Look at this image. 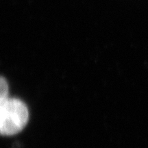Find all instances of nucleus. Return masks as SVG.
Segmentation results:
<instances>
[{
	"label": "nucleus",
	"instance_id": "obj_1",
	"mask_svg": "<svg viewBox=\"0 0 148 148\" xmlns=\"http://www.w3.org/2000/svg\"><path fill=\"white\" fill-rule=\"evenodd\" d=\"M29 112L25 103L16 98L0 101V132L2 135H14L26 125Z\"/></svg>",
	"mask_w": 148,
	"mask_h": 148
},
{
	"label": "nucleus",
	"instance_id": "obj_2",
	"mask_svg": "<svg viewBox=\"0 0 148 148\" xmlns=\"http://www.w3.org/2000/svg\"><path fill=\"white\" fill-rule=\"evenodd\" d=\"M0 101H3L8 99V84L6 79L3 76L1 77L0 79Z\"/></svg>",
	"mask_w": 148,
	"mask_h": 148
}]
</instances>
